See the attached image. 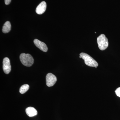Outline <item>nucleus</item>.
<instances>
[{"label":"nucleus","mask_w":120,"mask_h":120,"mask_svg":"<svg viewBox=\"0 0 120 120\" xmlns=\"http://www.w3.org/2000/svg\"><path fill=\"white\" fill-rule=\"evenodd\" d=\"M79 58H82L86 65L90 67H95L97 68L98 64L92 57L87 54L82 52L80 54Z\"/></svg>","instance_id":"nucleus-1"},{"label":"nucleus","mask_w":120,"mask_h":120,"mask_svg":"<svg viewBox=\"0 0 120 120\" xmlns=\"http://www.w3.org/2000/svg\"><path fill=\"white\" fill-rule=\"evenodd\" d=\"M20 60L22 64L26 67H31L34 63V58L29 54H21L20 56Z\"/></svg>","instance_id":"nucleus-2"},{"label":"nucleus","mask_w":120,"mask_h":120,"mask_svg":"<svg viewBox=\"0 0 120 120\" xmlns=\"http://www.w3.org/2000/svg\"><path fill=\"white\" fill-rule=\"evenodd\" d=\"M97 43L99 48L101 50L106 49L109 46L108 39L105 34H101L97 38Z\"/></svg>","instance_id":"nucleus-3"},{"label":"nucleus","mask_w":120,"mask_h":120,"mask_svg":"<svg viewBox=\"0 0 120 120\" xmlns=\"http://www.w3.org/2000/svg\"><path fill=\"white\" fill-rule=\"evenodd\" d=\"M46 85L49 87L53 86L57 80L56 76L52 73H48L46 75Z\"/></svg>","instance_id":"nucleus-4"},{"label":"nucleus","mask_w":120,"mask_h":120,"mask_svg":"<svg viewBox=\"0 0 120 120\" xmlns=\"http://www.w3.org/2000/svg\"><path fill=\"white\" fill-rule=\"evenodd\" d=\"M3 71L5 74H8L11 70V66L9 59L8 57H5L3 61Z\"/></svg>","instance_id":"nucleus-5"},{"label":"nucleus","mask_w":120,"mask_h":120,"mask_svg":"<svg viewBox=\"0 0 120 120\" xmlns=\"http://www.w3.org/2000/svg\"><path fill=\"white\" fill-rule=\"evenodd\" d=\"M34 43L37 47L43 52H46L48 50L47 45L44 42L41 41L38 39H35Z\"/></svg>","instance_id":"nucleus-6"},{"label":"nucleus","mask_w":120,"mask_h":120,"mask_svg":"<svg viewBox=\"0 0 120 120\" xmlns=\"http://www.w3.org/2000/svg\"><path fill=\"white\" fill-rule=\"evenodd\" d=\"M46 4L45 1H42L37 7L36 9V13L38 15H41L45 12L46 8Z\"/></svg>","instance_id":"nucleus-7"},{"label":"nucleus","mask_w":120,"mask_h":120,"mask_svg":"<svg viewBox=\"0 0 120 120\" xmlns=\"http://www.w3.org/2000/svg\"><path fill=\"white\" fill-rule=\"evenodd\" d=\"M26 112L27 116L30 117L34 116L38 114L37 110L34 107H27L26 110Z\"/></svg>","instance_id":"nucleus-8"},{"label":"nucleus","mask_w":120,"mask_h":120,"mask_svg":"<svg viewBox=\"0 0 120 120\" xmlns=\"http://www.w3.org/2000/svg\"><path fill=\"white\" fill-rule=\"evenodd\" d=\"M11 23L9 21L5 22L2 27V31L4 34L8 33L11 30Z\"/></svg>","instance_id":"nucleus-9"},{"label":"nucleus","mask_w":120,"mask_h":120,"mask_svg":"<svg viewBox=\"0 0 120 120\" xmlns=\"http://www.w3.org/2000/svg\"><path fill=\"white\" fill-rule=\"evenodd\" d=\"M30 88V86L28 84H25L21 86L20 88L19 92L21 94L26 93Z\"/></svg>","instance_id":"nucleus-10"},{"label":"nucleus","mask_w":120,"mask_h":120,"mask_svg":"<svg viewBox=\"0 0 120 120\" xmlns=\"http://www.w3.org/2000/svg\"><path fill=\"white\" fill-rule=\"evenodd\" d=\"M116 95L120 98V87H118L115 91Z\"/></svg>","instance_id":"nucleus-11"},{"label":"nucleus","mask_w":120,"mask_h":120,"mask_svg":"<svg viewBox=\"0 0 120 120\" xmlns=\"http://www.w3.org/2000/svg\"><path fill=\"white\" fill-rule=\"evenodd\" d=\"M11 0H5V3L6 5H8L10 4Z\"/></svg>","instance_id":"nucleus-12"}]
</instances>
